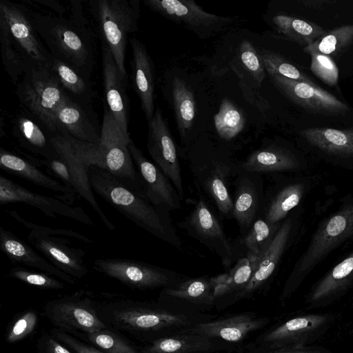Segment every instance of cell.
<instances>
[{
	"instance_id": "1",
	"label": "cell",
	"mask_w": 353,
	"mask_h": 353,
	"mask_svg": "<svg viewBox=\"0 0 353 353\" xmlns=\"http://www.w3.org/2000/svg\"><path fill=\"white\" fill-rule=\"evenodd\" d=\"M88 174L93 191L118 212L161 241L178 249L182 247L170 213L155 207L145 196L105 170L92 165Z\"/></svg>"
},
{
	"instance_id": "2",
	"label": "cell",
	"mask_w": 353,
	"mask_h": 353,
	"mask_svg": "<svg viewBox=\"0 0 353 353\" xmlns=\"http://www.w3.org/2000/svg\"><path fill=\"white\" fill-rule=\"evenodd\" d=\"M99 298L100 300L96 298L98 315L108 328L126 332L140 340L161 330L190 324L186 316L172 313L150 303L106 292L101 293Z\"/></svg>"
},
{
	"instance_id": "3",
	"label": "cell",
	"mask_w": 353,
	"mask_h": 353,
	"mask_svg": "<svg viewBox=\"0 0 353 353\" xmlns=\"http://www.w3.org/2000/svg\"><path fill=\"white\" fill-rule=\"evenodd\" d=\"M194 185L212 206L220 219H232L231 185L238 174V163L219 153L188 152L185 154Z\"/></svg>"
},
{
	"instance_id": "4",
	"label": "cell",
	"mask_w": 353,
	"mask_h": 353,
	"mask_svg": "<svg viewBox=\"0 0 353 353\" xmlns=\"http://www.w3.org/2000/svg\"><path fill=\"white\" fill-rule=\"evenodd\" d=\"M6 212L29 230L28 241L59 270L75 279H82L89 272L84 250L72 245L70 239L85 243H92V239L72 230L52 228L32 223L14 210Z\"/></svg>"
},
{
	"instance_id": "5",
	"label": "cell",
	"mask_w": 353,
	"mask_h": 353,
	"mask_svg": "<svg viewBox=\"0 0 353 353\" xmlns=\"http://www.w3.org/2000/svg\"><path fill=\"white\" fill-rule=\"evenodd\" d=\"M353 237V203L323 223L315 233L305 253L288 279L280 300L285 303L317 262L337 245Z\"/></svg>"
},
{
	"instance_id": "6",
	"label": "cell",
	"mask_w": 353,
	"mask_h": 353,
	"mask_svg": "<svg viewBox=\"0 0 353 353\" xmlns=\"http://www.w3.org/2000/svg\"><path fill=\"white\" fill-rule=\"evenodd\" d=\"M17 94L22 104L50 130H57L56 114L68 97L50 68H29L17 86Z\"/></svg>"
},
{
	"instance_id": "7",
	"label": "cell",
	"mask_w": 353,
	"mask_h": 353,
	"mask_svg": "<svg viewBox=\"0 0 353 353\" xmlns=\"http://www.w3.org/2000/svg\"><path fill=\"white\" fill-rule=\"evenodd\" d=\"M196 192L197 199L189 200L192 209L177 225L215 253L228 271L238 259L233 240L226 235L220 217L210 203L201 192Z\"/></svg>"
},
{
	"instance_id": "8",
	"label": "cell",
	"mask_w": 353,
	"mask_h": 353,
	"mask_svg": "<svg viewBox=\"0 0 353 353\" xmlns=\"http://www.w3.org/2000/svg\"><path fill=\"white\" fill-rule=\"evenodd\" d=\"M99 23L105 44L119 70L128 76L125 58L129 35L138 30L139 0H99L97 1Z\"/></svg>"
},
{
	"instance_id": "9",
	"label": "cell",
	"mask_w": 353,
	"mask_h": 353,
	"mask_svg": "<svg viewBox=\"0 0 353 353\" xmlns=\"http://www.w3.org/2000/svg\"><path fill=\"white\" fill-rule=\"evenodd\" d=\"M38 34L46 41L53 58L71 66L78 73L88 65L90 50L82 33L65 19L35 14L30 17Z\"/></svg>"
},
{
	"instance_id": "10",
	"label": "cell",
	"mask_w": 353,
	"mask_h": 353,
	"mask_svg": "<svg viewBox=\"0 0 353 353\" xmlns=\"http://www.w3.org/2000/svg\"><path fill=\"white\" fill-rule=\"evenodd\" d=\"M44 312L54 326L72 335L108 328L98 315L95 296L83 290L50 300Z\"/></svg>"
},
{
	"instance_id": "11",
	"label": "cell",
	"mask_w": 353,
	"mask_h": 353,
	"mask_svg": "<svg viewBox=\"0 0 353 353\" xmlns=\"http://www.w3.org/2000/svg\"><path fill=\"white\" fill-rule=\"evenodd\" d=\"M331 313L303 314L274 325L261 334L256 343L265 349L301 348L314 345L332 327Z\"/></svg>"
},
{
	"instance_id": "12",
	"label": "cell",
	"mask_w": 353,
	"mask_h": 353,
	"mask_svg": "<svg viewBox=\"0 0 353 353\" xmlns=\"http://www.w3.org/2000/svg\"><path fill=\"white\" fill-rule=\"evenodd\" d=\"M93 268L137 290H149L176 284L183 277L170 270L130 259H98Z\"/></svg>"
},
{
	"instance_id": "13",
	"label": "cell",
	"mask_w": 353,
	"mask_h": 353,
	"mask_svg": "<svg viewBox=\"0 0 353 353\" xmlns=\"http://www.w3.org/2000/svg\"><path fill=\"white\" fill-rule=\"evenodd\" d=\"M152 11L192 31L201 39L219 34L233 22L230 17L205 11L192 0H144Z\"/></svg>"
},
{
	"instance_id": "14",
	"label": "cell",
	"mask_w": 353,
	"mask_h": 353,
	"mask_svg": "<svg viewBox=\"0 0 353 353\" xmlns=\"http://www.w3.org/2000/svg\"><path fill=\"white\" fill-rule=\"evenodd\" d=\"M148 123V153L154 163L170 180L183 202L185 192L180 158L168 122L159 106L155 108L153 117Z\"/></svg>"
},
{
	"instance_id": "15",
	"label": "cell",
	"mask_w": 353,
	"mask_h": 353,
	"mask_svg": "<svg viewBox=\"0 0 353 353\" xmlns=\"http://www.w3.org/2000/svg\"><path fill=\"white\" fill-rule=\"evenodd\" d=\"M0 16L5 20L13 42L23 57L28 68H50L52 56L42 45L30 17L16 4L0 2Z\"/></svg>"
},
{
	"instance_id": "16",
	"label": "cell",
	"mask_w": 353,
	"mask_h": 353,
	"mask_svg": "<svg viewBox=\"0 0 353 353\" xmlns=\"http://www.w3.org/2000/svg\"><path fill=\"white\" fill-rule=\"evenodd\" d=\"M13 203L31 205L52 219L61 216L85 225H94L92 220L81 207L72 206L60 199L37 194L1 175L0 204Z\"/></svg>"
},
{
	"instance_id": "17",
	"label": "cell",
	"mask_w": 353,
	"mask_h": 353,
	"mask_svg": "<svg viewBox=\"0 0 353 353\" xmlns=\"http://www.w3.org/2000/svg\"><path fill=\"white\" fill-rule=\"evenodd\" d=\"M128 149L141 178L145 196L157 208L170 213L181 209L182 201L170 180L132 141Z\"/></svg>"
},
{
	"instance_id": "18",
	"label": "cell",
	"mask_w": 353,
	"mask_h": 353,
	"mask_svg": "<svg viewBox=\"0 0 353 353\" xmlns=\"http://www.w3.org/2000/svg\"><path fill=\"white\" fill-rule=\"evenodd\" d=\"M274 86L286 97L305 110L315 114H341L348 106L318 85L297 81L275 73L268 74Z\"/></svg>"
},
{
	"instance_id": "19",
	"label": "cell",
	"mask_w": 353,
	"mask_h": 353,
	"mask_svg": "<svg viewBox=\"0 0 353 353\" xmlns=\"http://www.w3.org/2000/svg\"><path fill=\"white\" fill-rule=\"evenodd\" d=\"M233 185L232 219L243 236L259 216L265 191L263 175L239 168Z\"/></svg>"
},
{
	"instance_id": "20",
	"label": "cell",
	"mask_w": 353,
	"mask_h": 353,
	"mask_svg": "<svg viewBox=\"0 0 353 353\" xmlns=\"http://www.w3.org/2000/svg\"><path fill=\"white\" fill-rule=\"evenodd\" d=\"M102 68L108 110L124 134L130 137L128 133L129 101L126 89L128 76L119 70L110 50L104 43L102 45Z\"/></svg>"
},
{
	"instance_id": "21",
	"label": "cell",
	"mask_w": 353,
	"mask_h": 353,
	"mask_svg": "<svg viewBox=\"0 0 353 353\" xmlns=\"http://www.w3.org/2000/svg\"><path fill=\"white\" fill-rule=\"evenodd\" d=\"M268 176L270 177L271 183L265 189L259 216L271 224H279L299 203L303 194V185L285 180L280 176V173Z\"/></svg>"
},
{
	"instance_id": "22",
	"label": "cell",
	"mask_w": 353,
	"mask_h": 353,
	"mask_svg": "<svg viewBox=\"0 0 353 353\" xmlns=\"http://www.w3.org/2000/svg\"><path fill=\"white\" fill-rule=\"evenodd\" d=\"M353 286V252L316 282L305 296L309 310L328 307Z\"/></svg>"
},
{
	"instance_id": "23",
	"label": "cell",
	"mask_w": 353,
	"mask_h": 353,
	"mask_svg": "<svg viewBox=\"0 0 353 353\" xmlns=\"http://www.w3.org/2000/svg\"><path fill=\"white\" fill-rule=\"evenodd\" d=\"M132 48V81L141 106L149 122L154 114L155 71L145 45L136 37L129 39Z\"/></svg>"
},
{
	"instance_id": "24",
	"label": "cell",
	"mask_w": 353,
	"mask_h": 353,
	"mask_svg": "<svg viewBox=\"0 0 353 353\" xmlns=\"http://www.w3.org/2000/svg\"><path fill=\"white\" fill-rule=\"evenodd\" d=\"M292 229V220L286 218L282 222L271 245L261 258L256 270L248 285L242 290L233 295L232 298L234 301L251 297L268 283L275 272L287 248Z\"/></svg>"
},
{
	"instance_id": "25",
	"label": "cell",
	"mask_w": 353,
	"mask_h": 353,
	"mask_svg": "<svg viewBox=\"0 0 353 353\" xmlns=\"http://www.w3.org/2000/svg\"><path fill=\"white\" fill-rule=\"evenodd\" d=\"M269 321L267 317H259L253 313L246 312L214 321L197 323L188 328L185 332L239 342L265 326Z\"/></svg>"
},
{
	"instance_id": "26",
	"label": "cell",
	"mask_w": 353,
	"mask_h": 353,
	"mask_svg": "<svg viewBox=\"0 0 353 353\" xmlns=\"http://www.w3.org/2000/svg\"><path fill=\"white\" fill-rule=\"evenodd\" d=\"M57 155L66 163L72 177L74 190L77 195L85 199L109 230L115 226L109 220L97 202L89 179L88 168L75 154L63 135H57L50 139Z\"/></svg>"
},
{
	"instance_id": "27",
	"label": "cell",
	"mask_w": 353,
	"mask_h": 353,
	"mask_svg": "<svg viewBox=\"0 0 353 353\" xmlns=\"http://www.w3.org/2000/svg\"><path fill=\"white\" fill-rule=\"evenodd\" d=\"M0 168L40 187L61 194L59 199L72 204L77 194L56 179L47 174L33 163L3 148L0 150Z\"/></svg>"
},
{
	"instance_id": "28",
	"label": "cell",
	"mask_w": 353,
	"mask_h": 353,
	"mask_svg": "<svg viewBox=\"0 0 353 353\" xmlns=\"http://www.w3.org/2000/svg\"><path fill=\"white\" fill-rule=\"evenodd\" d=\"M0 250L14 264L21 263L38 269L69 284L76 283L77 279L59 270L24 241L2 226L0 228Z\"/></svg>"
},
{
	"instance_id": "29",
	"label": "cell",
	"mask_w": 353,
	"mask_h": 353,
	"mask_svg": "<svg viewBox=\"0 0 353 353\" xmlns=\"http://www.w3.org/2000/svg\"><path fill=\"white\" fill-rule=\"evenodd\" d=\"M238 164L242 170L262 175L290 172L299 168L296 156L275 143L265 144L254 150Z\"/></svg>"
},
{
	"instance_id": "30",
	"label": "cell",
	"mask_w": 353,
	"mask_h": 353,
	"mask_svg": "<svg viewBox=\"0 0 353 353\" xmlns=\"http://www.w3.org/2000/svg\"><path fill=\"white\" fill-rule=\"evenodd\" d=\"M230 64L240 79L243 92L248 88L253 94V90L260 89L266 70L256 49L250 41L243 39L241 42Z\"/></svg>"
},
{
	"instance_id": "31",
	"label": "cell",
	"mask_w": 353,
	"mask_h": 353,
	"mask_svg": "<svg viewBox=\"0 0 353 353\" xmlns=\"http://www.w3.org/2000/svg\"><path fill=\"white\" fill-rule=\"evenodd\" d=\"M261 258L250 255L241 256L226 272L211 276L214 299L234 295L242 290L250 281Z\"/></svg>"
},
{
	"instance_id": "32",
	"label": "cell",
	"mask_w": 353,
	"mask_h": 353,
	"mask_svg": "<svg viewBox=\"0 0 353 353\" xmlns=\"http://www.w3.org/2000/svg\"><path fill=\"white\" fill-rule=\"evenodd\" d=\"M57 128L63 134L84 142L99 143L98 136L82 109L68 97L59 108L56 114Z\"/></svg>"
},
{
	"instance_id": "33",
	"label": "cell",
	"mask_w": 353,
	"mask_h": 353,
	"mask_svg": "<svg viewBox=\"0 0 353 353\" xmlns=\"http://www.w3.org/2000/svg\"><path fill=\"white\" fill-rule=\"evenodd\" d=\"M217 350L214 339L203 335L182 333L157 339L143 347L141 353H201Z\"/></svg>"
},
{
	"instance_id": "34",
	"label": "cell",
	"mask_w": 353,
	"mask_h": 353,
	"mask_svg": "<svg viewBox=\"0 0 353 353\" xmlns=\"http://www.w3.org/2000/svg\"><path fill=\"white\" fill-rule=\"evenodd\" d=\"M281 223L271 224L261 216H258L246 234L233 240L238 259L245 255L262 257L275 238Z\"/></svg>"
},
{
	"instance_id": "35",
	"label": "cell",
	"mask_w": 353,
	"mask_h": 353,
	"mask_svg": "<svg viewBox=\"0 0 353 353\" xmlns=\"http://www.w3.org/2000/svg\"><path fill=\"white\" fill-rule=\"evenodd\" d=\"M312 145L330 154L353 155V130L312 128L301 131Z\"/></svg>"
},
{
	"instance_id": "36",
	"label": "cell",
	"mask_w": 353,
	"mask_h": 353,
	"mask_svg": "<svg viewBox=\"0 0 353 353\" xmlns=\"http://www.w3.org/2000/svg\"><path fill=\"white\" fill-rule=\"evenodd\" d=\"M172 95L177 128L182 141H185L195 118L194 94L183 79L175 76L172 83Z\"/></svg>"
},
{
	"instance_id": "37",
	"label": "cell",
	"mask_w": 353,
	"mask_h": 353,
	"mask_svg": "<svg viewBox=\"0 0 353 353\" xmlns=\"http://www.w3.org/2000/svg\"><path fill=\"white\" fill-rule=\"evenodd\" d=\"M162 294L194 303L212 305L215 301L211 277H183L174 285L165 287Z\"/></svg>"
},
{
	"instance_id": "38",
	"label": "cell",
	"mask_w": 353,
	"mask_h": 353,
	"mask_svg": "<svg viewBox=\"0 0 353 353\" xmlns=\"http://www.w3.org/2000/svg\"><path fill=\"white\" fill-rule=\"evenodd\" d=\"M272 23L279 33L305 47L312 44L326 33L323 28L312 22L289 15H275Z\"/></svg>"
},
{
	"instance_id": "39",
	"label": "cell",
	"mask_w": 353,
	"mask_h": 353,
	"mask_svg": "<svg viewBox=\"0 0 353 353\" xmlns=\"http://www.w3.org/2000/svg\"><path fill=\"white\" fill-rule=\"evenodd\" d=\"M214 126L220 139H234L244 129L246 115L243 110L227 98L222 99L219 112L214 117Z\"/></svg>"
},
{
	"instance_id": "40",
	"label": "cell",
	"mask_w": 353,
	"mask_h": 353,
	"mask_svg": "<svg viewBox=\"0 0 353 353\" xmlns=\"http://www.w3.org/2000/svg\"><path fill=\"white\" fill-rule=\"evenodd\" d=\"M17 137L22 145L31 152L52 159L57 154L40 128L32 121L26 117H21L17 121Z\"/></svg>"
},
{
	"instance_id": "41",
	"label": "cell",
	"mask_w": 353,
	"mask_h": 353,
	"mask_svg": "<svg viewBox=\"0 0 353 353\" xmlns=\"http://www.w3.org/2000/svg\"><path fill=\"white\" fill-rule=\"evenodd\" d=\"M0 43L1 52L5 69L12 81L15 83L20 76H23L28 67L14 45L8 27L0 16Z\"/></svg>"
},
{
	"instance_id": "42",
	"label": "cell",
	"mask_w": 353,
	"mask_h": 353,
	"mask_svg": "<svg viewBox=\"0 0 353 353\" xmlns=\"http://www.w3.org/2000/svg\"><path fill=\"white\" fill-rule=\"evenodd\" d=\"M74 336L85 342H89L105 353H137L130 341L109 328L90 333L76 334Z\"/></svg>"
},
{
	"instance_id": "43",
	"label": "cell",
	"mask_w": 353,
	"mask_h": 353,
	"mask_svg": "<svg viewBox=\"0 0 353 353\" xmlns=\"http://www.w3.org/2000/svg\"><path fill=\"white\" fill-rule=\"evenodd\" d=\"M256 51L268 74L275 73L292 80L316 85L309 77L288 62L281 54L261 48L256 49Z\"/></svg>"
},
{
	"instance_id": "44",
	"label": "cell",
	"mask_w": 353,
	"mask_h": 353,
	"mask_svg": "<svg viewBox=\"0 0 353 353\" xmlns=\"http://www.w3.org/2000/svg\"><path fill=\"white\" fill-rule=\"evenodd\" d=\"M353 41V25L343 26L326 32L312 44L305 47L329 56L341 52Z\"/></svg>"
},
{
	"instance_id": "45",
	"label": "cell",
	"mask_w": 353,
	"mask_h": 353,
	"mask_svg": "<svg viewBox=\"0 0 353 353\" xmlns=\"http://www.w3.org/2000/svg\"><path fill=\"white\" fill-rule=\"evenodd\" d=\"M8 275L27 284L46 290H61L64 284L54 276L41 271H35L21 266L12 268Z\"/></svg>"
},
{
	"instance_id": "46",
	"label": "cell",
	"mask_w": 353,
	"mask_h": 353,
	"mask_svg": "<svg viewBox=\"0 0 353 353\" xmlns=\"http://www.w3.org/2000/svg\"><path fill=\"white\" fill-rule=\"evenodd\" d=\"M304 50L311 56L312 72L325 84L330 86L336 85L339 70L331 57L312 50L304 48Z\"/></svg>"
},
{
	"instance_id": "47",
	"label": "cell",
	"mask_w": 353,
	"mask_h": 353,
	"mask_svg": "<svg viewBox=\"0 0 353 353\" xmlns=\"http://www.w3.org/2000/svg\"><path fill=\"white\" fill-rule=\"evenodd\" d=\"M38 323V315L33 310H26L17 314L10 322L6 335L10 343H17L31 334Z\"/></svg>"
},
{
	"instance_id": "48",
	"label": "cell",
	"mask_w": 353,
	"mask_h": 353,
	"mask_svg": "<svg viewBox=\"0 0 353 353\" xmlns=\"http://www.w3.org/2000/svg\"><path fill=\"white\" fill-rule=\"evenodd\" d=\"M50 70L60 81L61 85L74 94H81L85 90L83 79L71 66L65 62L53 58Z\"/></svg>"
},
{
	"instance_id": "49",
	"label": "cell",
	"mask_w": 353,
	"mask_h": 353,
	"mask_svg": "<svg viewBox=\"0 0 353 353\" xmlns=\"http://www.w3.org/2000/svg\"><path fill=\"white\" fill-rule=\"evenodd\" d=\"M39 164L46 168L56 179L70 190L75 192L72 177L65 161L58 155L52 159H43L38 161ZM77 193V192H76Z\"/></svg>"
},
{
	"instance_id": "50",
	"label": "cell",
	"mask_w": 353,
	"mask_h": 353,
	"mask_svg": "<svg viewBox=\"0 0 353 353\" xmlns=\"http://www.w3.org/2000/svg\"><path fill=\"white\" fill-rule=\"evenodd\" d=\"M50 334L74 353H105L96 347L88 344L79 338L60 329L52 330Z\"/></svg>"
},
{
	"instance_id": "51",
	"label": "cell",
	"mask_w": 353,
	"mask_h": 353,
	"mask_svg": "<svg viewBox=\"0 0 353 353\" xmlns=\"http://www.w3.org/2000/svg\"><path fill=\"white\" fill-rule=\"evenodd\" d=\"M37 353H72L51 334H43L37 341Z\"/></svg>"
},
{
	"instance_id": "52",
	"label": "cell",
	"mask_w": 353,
	"mask_h": 353,
	"mask_svg": "<svg viewBox=\"0 0 353 353\" xmlns=\"http://www.w3.org/2000/svg\"><path fill=\"white\" fill-rule=\"evenodd\" d=\"M262 353H332L327 347L320 345H311L301 348L265 349Z\"/></svg>"
}]
</instances>
